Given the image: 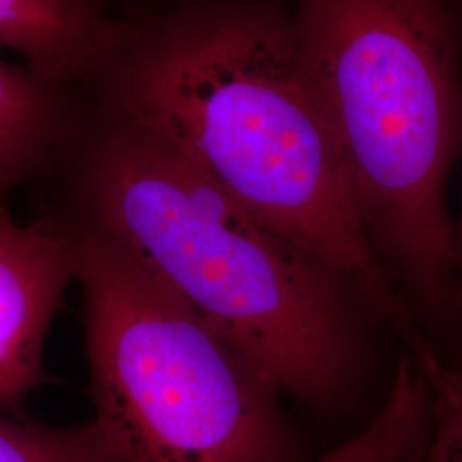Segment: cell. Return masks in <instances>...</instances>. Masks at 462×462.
<instances>
[{
	"mask_svg": "<svg viewBox=\"0 0 462 462\" xmlns=\"http://www.w3.org/2000/svg\"><path fill=\"white\" fill-rule=\"evenodd\" d=\"M50 120L43 91L0 64V180L30 162L43 144Z\"/></svg>",
	"mask_w": 462,
	"mask_h": 462,
	"instance_id": "ba28073f",
	"label": "cell"
},
{
	"mask_svg": "<svg viewBox=\"0 0 462 462\" xmlns=\"http://www.w3.org/2000/svg\"><path fill=\"white\" fill-rule=\"evenodd\" d=\"M98 231L278 391L328 399L351 360L336 273L162 141L124 122L89 175Z\"/></svg>",
	"mask_w": 462,
	"mask_h": 462,
	"instance_id": "7a4b0ae2",
	"label": "cell"
},
{
	"mask_svg": "<svg viewBox=\"0 0 462 462\" xmlns=\"http://www.w3.org/2000/svg\"><path fill=\"white\" fill-rule=\"evenodd\" d=\"M456 255H457V267L462 269V217L459 231L456 233Z\"/></svg>",
	"mask_w": 462,
	"mask_h": 462,
	"instance_id": "8fae6325",
	"label": "cell"
},
{
	"mask_svg": "<svg viewBox=\"0 0 462 462\" xmlns=\"http://www.w3.org/2000/svg\"><path fill=\"white\" fill-rule=\"evenodd\" d=\"M427 379L431 387V430L421 462H462V372L439 365Z\"/></svg>",
	"mask_w": 462,
	"mask_h": 462,
	"instance_id": "30bf717a",
	"label": "cell"
},
{
	"mask_svg": "<svg viewBox=\"0 0 462 462\" xmlns=\"http://www.w3.org/2000/svg\"><path fill=\"white\" fill-rule=\"evenodd\" d=\"M118 103L124 122L347 278L421 345L355 208L293 13L276 0L185 13L134 51Z\"/></svg>",
	"mask_w": 462,
	"mask_h": 462,
	"instance_id": "6da1fadb",
	"label": "cell"
},
{
	"mask_svg": "<svg viewBox=\"0 0 462 462\" xmlns=\"http://www.w3.org/2000/svg\"><path fill=\"white\" fill-rule=\"evenodd\" d=\"M76 276L105 462H284L278 389L221 332L99 231Z\"/></svg>",
	"mask_w": 462,
	"mask_h": 462,
	"instance_id": "277c9868",
	"label": "cell"
},
{
	"mask_svg": "<svg viewBox=\"0 0 462 462\" xmlns=\"http://www.w3.org/2000/svg\"><path fill=\"white\" fill-rule=\"evenodd\" d=\"M72 276L76 248L43 223H17L0 204V408L42 380L45 336Z\"/></svg>",
	"mask_w": 462,
	"mask_h": 462,
	"instance_id": "5b68a950",
	"label": "cell"
},
{
	"mask_svg": "<svg viewBox=\"0 0 462 462\" xmlns=\"http://www.w3.org/2000/svg\"><path fill=\"white\" fill-rule=\"evenodd\" d=\"M0 462H105L95 442L0 418Z\"/></svg>",
	"mask_w": 462,
	"mask_h": 462,
	"instance_id": "9c48e42d",
	"label": "cell"
},
{
	"mask_svg": "<svg viewBox=\"0 0 462 462\" xmlns=\"http://www.w3.org/2000/svg\"><path fill=\"white\" fill-rule=\"evenodd\" d=\"M293 17L372 245L440 295L457 269L446 187L462 146V0H297Z\"/></svg>",
	"mask_w": 462,
	"mask_h": 462,
	"instance_id": "3957f363",
	"label": "cell"
},
{
	"mask_svg": "<svg viewBox=\"0 0 462 462\" xmlns=\"http://www.w3.org/2000/svg\"><path fill=\"white\" fill-rule=\"evenodd\" d=\"M105 36L81 0H0V45L43 74H70L97 57Z\"/></svg>",
	"mask_w": 462,
	"mask_h": 462,
	"instance_id": "8992f818",
	"label": "cell"
},
{
	"mask_svg": "<svg viewBox=\"0 0 462 462\" xmlns=\"http://www.w3.org/2000/svg\"><path fill=\"white\" fill-rule=\"evenodd\" d=\"M431 430V387L414 360L399 365L379 416L320 462H421Z\"/></svg>",
	"mask_w": 462,
	"mask_h": 462,
	"instance_id": "52a82bcc",
	"label": "cell"
}]
</instances>
